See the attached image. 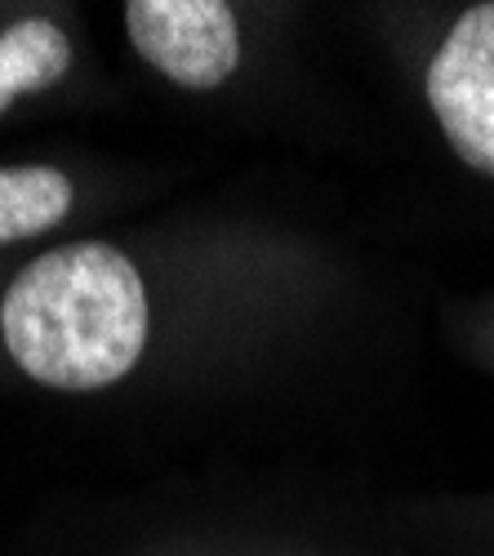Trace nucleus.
<instances>
[{
  "instance_id": "1",
  "label": "nucleus",
  "mask_w": 494,
  "mask_h": 556,
  "mask_svg": "<svg viewBox=\"0 0 494 556\" xmlns=\"http://www.w3.org/2000/svg\"><path fill=\"white\" fill-rule=\"evenodd\" d=\"M0 339L31 383L99 392L148 343L143 276L116 245L76 241L27 263L0 303Z\"/></svg>"
},
{
  "instance_id": "2",
  "label": "nucleus",
  "mask_w": 494,
  "mask_h": 556,
  "mask_svg": "<svg viewBox=\"0 0 494 556\" xmlns=\"http://www.w3.org/2000/svg\"><path fill=\"white\" fill-rule=\"evenodd\" d=\"M428 103L464 165L494 178V0L468 5L428 67Z\"/></svg>"
},
{
  "instance_id": "3",
  "label": "nucleus",
  "mask_w": 494,
  "mask_h": 556,
  "mask_svg": "<svg viewBox=\"0 0 494 556\" xmlns=\"http://www.w3.org/2000/svg\"><path fill=\"white\" fill-rule=\"evenodd\" d=\"M125 31L143 63L183 89H218L241 63L237 14L223 0H129Z\"/></svg>"
},
{
  "instance_id": "4",
  "label": "nucleus",
  "mask_w": 494,
  "mask_h": 556,
  "mask_svg": "<svg viewBox=\"0 0 494 556\" xmlns=\"http://www.w3.org/2000/svg\"><path fill=\"white\" fill-rule=\"evenodd\" d=\"M72 67V40L54 18H18L0 31V112L40 94Z\"/></svg>"
},
{
  "instance_id": "5",
  "label": "nucleus",
  "mask_w": 494,
  "mask_h": 556,
  "mask_svg": "<svg viewBox=\"0 0 494 556\" xmlns=\"http://www.w3.org/2000/svg\"><path fill=\"white\" fill-rule=\"evenodd\" d=\"M72 182L54 165H0V245L40 237L67 218Z\"/></svg>"
}]
</instances>
